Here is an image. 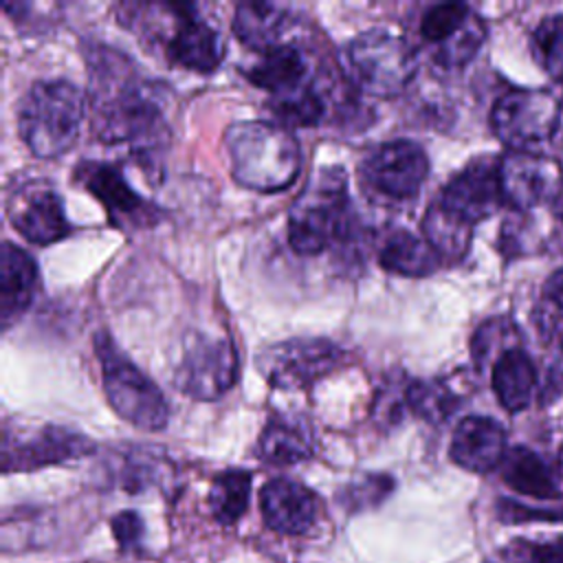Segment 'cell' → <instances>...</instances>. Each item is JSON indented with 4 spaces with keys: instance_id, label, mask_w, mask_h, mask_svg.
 Returning <instances> with one entry per match:
<instances>
[{
    "instance_id": "31",
    "label": "cell",
    "mask_w": 563,
    "mask_h": 563,
    "mask_svg": "<svg viewBox=\"0 0 563 563\" xmlns=\"http://www.w3.org/2000/svg\"><path fill=\"white\" fill-rule=\"evenodd\" d=\"M473 15L471 7L462 2H444V4H433L424 11L420 20V35L435 48L451 40Z\"/></svg>"
},
{
    "instance_id": "23",
    "label": "cell",
    "mask_w": 563,
    "mask_h": 563,
    "mask_svg": "<svg viewBox=\"0 0 563 563\" xmlns=\"http://www.w3.org/2000/svg\"><path fill=\"white\" fill-rule=\"evenodd\" d=\"M286 24L288 11L277 2H240L235 7L231 29L244 46L264 53L282 44L279 35Z\"/></svg>"
},
{
    "instance_id": "28",
    "label": "cell",
    "mask_w": 563,
    "mask_h": 563,
    "mask_svg": "<svg viewBox=\"0 0 563 563\" xmlns=\"http://www.w3.org/2000/svg\"><path fill=\"white\" fill-rule=\"evenodd\" d=\"M251 493V473L242 468H231L220 473L209 493V508L220 523H235L246 506Z\"/></svg>"
},
{
    "instance_id": "2",
    "label": "cell",
    "mask_w": 563,
    "mask_h": 563,
    "mask_svg": "<svg viewBox=\"0 0 563 563\" xmlns=\"http://www.w3.org/2000/svg\"><path fill=\"white\" fill-rule=\"evenodd\" d=\"M224 145L233 178L249 189L279 191L299 174V143L279 123L238 121L227 128Z\"/></svg>"
},
{
    "instance_id": "3",
    "label": "cell",
    "mask_w": 563,
    "mask_h": 563,
    "mask_svg": "<svg viewBox=\"0 0 563 563\" xmlns=\"http://www.w3.org/2000/svg\"><path fill=\"white\" fill-rule=\"evenodd\" d=\"M354 207L341 167L319 169L288 216V244L299 255H319L354 233Z\"/></svg>"
},
{
    "instance_id": "34",
    "label": "cell",
    "mask_w": 563,
    "mask_h": 563,
    "mask_svg": "<svg viewBox=\"0 0 563 563\" xmlns=\"http://www.w3.org/2000/svg\"><path fill=\"white\" fill-rule=\"evenodd\" d=\"M517 339V328L512 325V321L504 319V317H495L488 319L486 323H482L473 336V361L482 367L486 363V358L490 356L493 343H510Z\"/></svg>"
},
{
    "instance_id": "32",
    "label": "cell",
    "mask_w": 563,
    "mask_h": 563,
    "mask_svg": "<svg viewBox=\"0 0 563 563\" xmlns=\"http://www.w3.org/2000/svg\"><path fill=\"white\" fill-rule=\"evenodd\" d=\"M539 64L550 77L563 81V15L541 20L532 35Z\"/></svg>"
},
{
    "instance_id": "15",
    "label": "cell",
    "mask_w": 563,
    "mask_h": 563,
    "mask_svg": "<svg viewBox=\"0 0 563 563\" xmlns=\"http://www.w3.org/2000/svg\"><path fill=\"white\" fill-rule=\"evenodd\" d=\"M95 449L90 438L64 427H42L31 438L4 440V471H31L46 464L77 460Z\"/></svg>"
},
{
    "instance_id": "21",
    "label": "cell",
    "mask_w": 563,
    "mask_h": 563,
    "mask_svg": "<svg viewBox=\"0 0 563 563\" xmlns=\"http://www.w3.org/2000/svg\"><path fill=\"white\" fill-rule=\"evenodd\" d=\"M246 79L271 92L273 97L288 95L308 84V64L295 44H277L262 53V57L244 70Z\"/></svg>"
},
{
    "instance_id": "17",
    "label": "cell",
    "mask_w": 563,
    "mask_h": 563,
    "mask_svg": "<svg viewBox=\"0 0 563 563\" xmlns=\"http://www.w3.org/2000/svg\"><path fill=\"white\" fill-rule=\"evenodd\" d=\"M506 451V429L488 416L462 418L449 446L451 460L473 473H488L497 468Z\"/></svg>"
},
{
    "instance_id": "29",
    "label": "cell",
    "mask_w": 563,
    "mask_h": 563,
    "mask_svg": "<svg viewBox=\"0 0 563 563\" xmlns=\"http://www.w3.org/2000/svg\"><path fill=\"white\" fill-rule=\"evenodd\" d=\"M271 110L284 128H312L325 117V101L321 92L308 81L306 86L271 99Z\"/></svg>"
},
{
    "instance_id": "19",
    "label": "cell",
    "mask_w": 563,
    "mask_h": 563,
    "mask_svg": "<svg viewBox=\"0 0 563 563\" xmlns=\"http://www.w3.org/2000/svg\"><path fill=\"white\" fill-rule=\"evenodd\" d=\"M35 290V260L13 242H4L0 251V317L4 330L33 303Z\"/></svg>"
},
{
    "instance_id": "5",
    "label": "cell",
    "mask_w": 563,
    "mask_h": 563,
    "mask_svg": "<svg viewBox=\"0 0 563 563\" xmlns=\"http://www.w3.org/2000/svg\"><path fill=\"white\" fill-rule=\"evenodd\" d=\"M95 352L101 363L103 391L110 407L125 422L143 431L165 429L169 407L156 383L117 347L108 332L95 336Z\"/></svg>"
},
{
    "instance_id": "1",
    "label": "cell",
    "mask_w": 563,
    "mask_h": 563,
    "mask_svg": "<svg viewBox=\"0 0 563 563\" xmlns=\"http://www.w3.org/2000/svg\"><path fill=\"white\" fill-rule=\"evenodd\" d=\"M128 59L99 51L92 62V130L101 143L128 145L136 154L167 139L158 86L125 68Z\"/></svg>"
},
{
    "instance_id": "26",
    "label": "cell",
    "mask_w": 563,
    "mask_h": 563,
    "mask_svg": "<svg viewBox=\"0 0 563 563\" xmlns=\"http://www.w3.org/2000/svg\"><path fill=\"white\" fill-rule=\"evenodd\" d=\"M422 233L424 240L433 246V251L449 262H457L466 255L473 227L442 209L435 200L429 205L424 218H422Z\"/></svg>"
},
{
    "instance_id": "25",
    "label": "cell",
    "mask_w": 563,
    "mask_h": 563,
    "mask_svg": "<svg viewBox=\"0 0 563 563\" xmlns=\"http://www.w3.org/2000/svg\"><path fill=\"white\" fill-rule=\"evenodd\" d=\"M314 451V442L303 422L295 418H273L260 433L257 453L271 464H297L308 460Z\"/></svg>"
},
{
    "instance_id": "27",
    "label": "cell",
    "mask_w": 563,
    "mask_h": 563,
    "mask_svg": "<svg viewBox=\"0 0 563 563\" xmlns=\"http://www.w3.org/2000/svg\"><path fill=\"white\" fill-rule=\"evenodd\" d=\"M460 394H455V389L440 378H411L407 385V409H411L416 416L424 418L431 424L444 422L460 407Z\"/></svg>"
},
{
    "instance_id": "7",
    "label": "cell",
    "mask_w": 563,
    "mask_h": 563,
    "mask_svg": "<svg viewBox=\"0 0 563 563\" xmlns=\"http://www.w3.org/2000/svg\"><path fill=\"white\" fill-rule=\"evenodd\" d=\"M561 121V101L550 90L512 88L490 110L495 136L515 152H532L548 143Z\"/></svg>"
},
{
    "instance_id": "36",
    "label": "cell",
    "mask_w": 563,
    "mask_h": 563,
    "mask_svg": "<svg viewBox=\"0 0 563 563\" xmlns=\"http://www.w3.org/2000/svg\"><path fill=\"white\" fill-rule=\"evenodd\" d=\"M521 563H563V541L517 543Z\"/></svg>"
},
{
    "instance_id": "30",
    "label": "cell",
    "mask_w": 563,
    "mask_h": 563,
    "mask_svg": "<svg viewBox=\"0 0 563 563\" xmlns=\"http://www.w3.org/2000/svg\"><path fill=\"white\" fill-rule=\"evenodd\" d=\"M486 37V26L479 20V15H471L466 24L444 44L433 48V59L442 68H462L466 66L479 51Z\"/></svg>"
},
{
    "instance_id": "13",
    "label": "cell",
    "mask_w": 563,
    "mask_h": 563,
    "mask_svg": "<svg viewBox=\"0 0 563 563\" xmlns=\"http://www.w3.org/2000/svg\"><path fill=\"white\" fill-rule=\"evenodd\" d=\"M75 176L97 200H101L114 224L147 227L158 220V209L141 198L117 167L86 161L77 167Z\"/></svg>"
},
{
    "instance_id": "11",
    "label": "cell",
    "mask_w": 563,
    "mask_h": 563,
    "mask_svg": "<svg viewBox=\"0 0 563 563\" xmlns=\"http://www.w3.org/2000/svg\"><path fill=\"white\" fill-rule=\"evenodd\" d=\"M429 174L424 150L405 139H396L376 147L363 163V178L369 187L387 198H413Z\"/></svg>"
},
{
    "instance_id": "6",
    "label": "cell",
    "mask_w": 563,
    "mask_h": 563,
    "mask_svg": "<svg viewBox=\"0 0 563 563\" xmlns=\"http://www.w3.org/2000/svg\"><path fill=\"white\" fill-rule=\"evenodd\" d=\"M347 62L354 81L380 99L400 95L418 68L411 44L387 29H372L354 37L347 46Z\"/></svg>"
},
{
    "instance_id": "16",
    "label": "cell",
    "mask_w": 563,
    "mask_h": 563,
    "mask_svg": "<svg viewBox=\"0 0 563 563\" xmlns=\"http://www.w3.org/2000/svg\"><path fill=\"white\" fill-rule=\"evenodd\" d=\"M167 57L194 73H213L224 57V42L220 33L194 13L191 4H180L178 26L165 42Z\"/></svg>"
},
{
    "instance_id": "35",
    "label": "cell",
    "mask_w": 563,
    "mask_h": 563,
    "mask_svg": "<svg viewBox=\"0 0 563 563\" xmlns=\"http://www.w3.org/2000/svg\"><path fill=\"white\" fill-rule=\"evenodd\" d=\"M112 532L121 550H134L143 539V519L134 510H123L114 515Z\"/></svg>"
},
{
    "instance_id": "24",
    "label": "cell",
    "mask_w": 563,
    "mask_h": 563,
    "mask_svg": "<svg viewBox=\"0 0 563 563\" xmlns=\"http://www.w3.org/2000/svg\"><path fill=\"white\" fill-rule=\"evenodd\" d=\"M378 262L385 271L402 277H427L440 264L442 257L433 246L405 229L391 231L378 251Z\"/></svg>"
},
{
    "instance_id": "18",
    "label": "cell",
    "mask_w": 563,
    "mask_h": 563,
    "mask_svg": "<svg viewBox=\"0 0 563 563\" xmlns=\"http://www.w3.org/2000/svg\"><path fill=\"white\" fill-rule=\"evenodd\" d=\"M262 515L271 530L282 534H301L317 519V497L299 482L271 479L260 495Z\"/></svg>"
},
{
    "instance_id": "37",
    "label": "cell",
    "mask_w": 563,
    "mask_h": 563,
    "mask_svg": "<svg viewBox=\"0 0 563 563\" xmlns=\"http://www.w3.org/2000/svg\"><path fill=\"white\" fill-rule=\"evenodd\" d=\"M556 464H559V468H561V473H563V446H561V453H559V460H556Z\"/></svg>"
},
{
    "instance_id": "4",
    "label": "cell",
    "mask_w": 563,
    "mask_h": 563,
    "mask_svg": "<svg viewBox=\"0 0 563 563\" xmlns=\"http://www.w3.org/2000/svg\"><path fill=\"white\" fill-rule=\"evenodd\" d=\"M84 117L86 97L75 84L42 79L18 106V132L37 158H59L75 145Z\"/></svg>"
},
{
    "instance_id": "33",
    "label": "cell",
    "mask_w": 563,
    "mask_h": 563,
    "mask_svg": "<svg viewBox=\"0 0 563 563\" xmlns=\"http://www.w3.org/2000/svg\"><path fill=\"white\" fill-rule=\"evenodd\" d=\"M534 321L545 336H559L563 341V268L548 277L539 317H534Z\"/></svg>"
},
{
    "instance_id": "8",
    "label": "cell",
    "mask_w": 563,
    "mask_h": 563,
    "mask_svg": "<svg viewBox=\"0 0 563 563\" xmlns=\"http://www.w3.org/2000/svg\"><path fill=\"white\" fill-rule=\"evenodd\" d=\"M343 358V350L330 339L295 336L266 345L255 365L275 389H303L330 374Z\"/></svg>"
},
{
    "instance_id": "9",
    "label": "cell",
    "mask_w": 563,
    "mask_h": 563,
    "mask_svg": "<svg viewBox=\"0 0 563 563\" xmlns=\"http://www.w3.org/2000/svg\"><path fill=\"white\" fill-rule=\"evenodd\" d=\"M238 378V358L229 341L191 334L176 365L174 383L196 400H218Z\"/></svg>"
},
{
    "instance_id": "22",
    "label": "cell",
    "mask_w": 563,
    "mask_h": 563,
    "mask_svg": "<svg viewBox=\"0 0 563 563\" xmlns=\"http://www.w3.org/2000/svg\"><path fill=\"white\" fill-rule=\"evenodd\" d=\"M490 380L499 405L506 411L517 413L532 402L537 387V369L532 358L521 347L515 345L495 358Z\"/></svg>"
},
{
    "instance_id": "14",
    "label": "cell",
    "mask_w": 563,
    "mask_h": 563,
    "mask_svg": "<svg viewBox=\"0 0 563 563\" xmlns=\"http://www.w3.org/2000/svg\"><path fill=\"white\" fill-rule=\"evenodd\" d=\"M9 220L24 240L37 246L59 242L73 231L59 194L35 183L13 194L9 202Z\"/></svg>"
},
{
    "instance_id": "10",
    "label": "cell",
    "mask_w": 563,
    "mask_h": 563,
    "mask_svg": "<svg viewBox=\"0 0 563 563\" xmlns=\"http://www.w3.org/2000/svg\"><path fill=\"white\" fill-rule=\"evenodd\" d=\"M499 183L504 202L517 211H528L561 194L563 169L554 158L508 150L499 158Z\"/></svg>"
},
{
    "instance_id": "20",
    "label": "cell",
    "mask_w": 563,
    "mask_h": 563,
    "mask_svg": "<svg viewBox=\"0 0 563 563\" xmlns=\"http://www.w3.org/2000/svg\"><path fill=\"white\" fill-rule=\"evenodd\" d=\"M499 471L501 479L519 495L534 499H554L563 495V473L559 464H548L528 446L508 449Z\"/></svg>"
},
{
    "instance_id": "12",
    "label": "cell",
    "mask_w": 563,
    "mask_h": 563,
    "mask_svg": "<svg viewBox=\"0 0 563 563\" xmlns=\"http://www.w3.org/2000/svg\"><path fill=\"white\" fill-rule=\"evenodd\" d=\"M435 202L468 227L490 218L504 205L499 161L477 158L468 163L442 187Z\"/></svg>"
}]
</instances>
